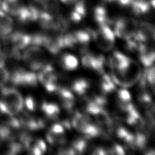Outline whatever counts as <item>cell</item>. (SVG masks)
<instances>
[{"label": "cell", "instance_id": "40", "mask_svg": "<svg viewBox=\"0 0 155 155\" xmlns=\"http://www.w3.org/2000/svg\"><path fill=\"white\" fill-rule=\"evenodd\" d=\"M154 131H155V128H154Z\"/></svg>", "mask_w": 155, "mask_h": 155}, {"label": "cell", "instance_id": "2", "mask_svg": "<svg viewBox=\"0 0 155 155\" xmlns=\"http://www.w3.org/2000/svg\"><path fill=\"white\" fill-rule=\"evenodd\" d=\"M142 72L139 65L131 59L127 65L119 70L111 71V78L116 85L128 88L138 82Z\"/></svg>", "mask_w": 155, "mask_h": 155}, {"label": "cell", "instance_id": "33", "mask_svg": "<svg viewBox=\"0 0 155 155\" xmlns=\"http://www.w3.org/2000/svg\"><path fill=\"white\" fill-rule=\"evenodd\" d=\"M10 79V72L7 68L0 62V87H4Z\"/></svg>", "mask_w": 155, "mask_h": 155}, {"label": "cell", "instance_id": "13", "mask_svg": "<svg viewBox=\"0 0 155 155\" xmlns=\"http://www.w3.org/2000/svg\"><path fill=\"white\" fill-rule=\"evenodd\" d=\"M65 128L61 123L51 125L46 133L47 142L51 146L62 147L67 141Z\"/></svg>", "mask_w": 155, "mask_h": 155}, {"label": "cell", "instance_id": "35", "mask_svg": "<svg viewBox=\"0 0 155 155\" xmlns=\"http://www.w3.org/2000/svg\"><path fill=\"white\" fill-rule=\"evenodd\" d=\"M108 154H124L125 151L124 148L120 145L114 143L107 148Z\"/></svg>", "mask_w": 155, "mask_h": 155}, {"label": "cell", "instance_id": "39", "mask_svg": "<svg viewBox=\"0 0 155 155\" xmlns=\"http://www.w3.org/2000/svg\"><path fill=\"white\" fill-rule=\"evenodd\" d=\"M1 43H0V53H1Z\"/></svg>", "mask_w": 155, "mask_h": 155}, {"label": "cell", "instance_id": "31", "mask_svg": "<svg viewBox=\"0 0 155 155\" xmlns=\"http://www.w3.org/2000/svg\"><path fill=\"white\" fill-rule=\"evenodd\" d=\"M145 73L150 89L155 94V64L147 68Z\"/></svg>", "mask_w": 155, "mask_h": 155}, {"label": "cell", "instance_id": "5", "mask_svg": "<svg viewBox=\"0 0 155 155\" xmlns=\"http://www.w3.org/2000/svg\"><path fill=\"white\" fill-rule=\"evenodd\" d=\"M10 79L14 85L22 87H35L39 83L36 73L20 65L10 70Z\"/></svg>", "mask_w": 155, "mask_h": 155}, {"label": "cell", "instance_id": "28", "mask_svg": "<svg viewBox=\"0 0 155 155\" xmlns=\"http://www.w3.org/2000/svg\"><path fill=\"white\" fill-rule=\"evenodd\" d=\"M89 139L84 136L76 138L71 143L70 147L72 149L74 154H81L86 153L89 150Z\"/></svg>", "mask_w": 155, "mask_h": 155}, {"label": "cell", "instance_id": "23", "mask_svg": "<svg viewBox=\"0 0 155 155\" xmlns=\"http://www.w3.org/2000/svg\"><path fill=\"white\" fill-rule=\"evenodd\" d=\"M98 87L99 91L106 97L115 93L117 90L116 84L114 82L111 76L104 73L101 74Z\"/></svg>", "mask_w": 155, "mask_h": 155}, {"label": "cell", "instance_id": "12", "mask_svg": "<svg viewBox=\"0 0 155 155\" xmlns=\"http://www.w3.org/2000/svg\"><path fill=\"white\" fill-rule=\"evenodd\" d=\"M81 62L85 68L93 70L100 74L104 73L107 63L103 55L90 53L88 51L82 54Z\"/></svg>", "mask_w": 155, "mask_h": 155}, {"label": "cell", "instance_id": "34", "mask_svg": "<svg viewBox=\"0 0 155 155\" xmlns=\"http://www.w3.org/2000/svg\"><path fill=\"white\" fill-rule=\"evenodd\" d=\"M24 107H25L28 111L32 112L35 111L38 107V103L31 96L24 98Z\"/></svg>", "mask_w": 155, "mask_h": 155}, {"label": "cell", "instance_id": "17", "mask_svg": "<svg viewBox=\"0 0 155 155\" xmlns=\"http://www.w3.org/2000/svg\"><path fill=\"white\" fill-rule=\"evenodd\" d=\"M25 6L23 0H1L0 8L16 18Z\"/></svg>", "mask_w": 155, "mask_h": 155}, {"label": "cell", "instance_id": "8", "mask_svg": "<svg viewBox=\"0 0 155 155\" xmlns=\"http://www.w3.org/2000/svg\"><path fill=\"white\" fill-rule=\"evenodd\" d=\"M98 28L91 32V39L97 46L103 51H110L115 43V35L109 25H98Z\"/></svg>", "mask_w": 155, "mask_h": 155}, {"label": "cell", "instance_id": "24", "mask_svg": "<svg viewBox=\"0 0 155 155\" xmlns=\"http://www.w3.org/2000/svg\"><path fill=\"white\" fill-rule=\"evenodd\" d=\"M59 65L64 70L72 71L77 68L79 62L77 58L70 53H64L58 59Z\"/></svg>", "mask_w": 155, "mask_h": 155}, {"label": "cell", "instance_id": "6", "mask_svg": "<svg viewBox=\"0 0 155 155\" xmlns=\"http://www.w3.org/2000/svg\"><path fill=\"white\" fill-rule=\"evenodd\" d=\"M91 39V32L87 30H79L64 35L65 47L78 50L82 54L87 51Z\"/></svg>", "mask_w": 155, "mask_h": 155}, {"label": "cell", "instance_id": "18", "mask_svg": "<svg viewBox=\"0 0 155 155\" xmlns=\"http://www.w3.org/2000/svg\"><path fill=\"white\" fill-rule=\"evenodd\" d=\"M56 94L59 99L62 107L67 111H71L75 104L73 93L70 89L61 86Z\"/></svg>", "mask_w": 155, "mask_h": 155}, {"label": "cell", "instance_id": "9", "mask_svg": "<svg viewBox=\"0 0 155 155\" xmlns=\"http://www.w3.org/2000/svg\"><path fill=\"white\" fill-rule=\"evenodd\" d=\"M138 25V22L134 19L121 17L114 21L113 30L115 36L125 40L134 36Z\"/></svg>", "mask_w": 155, "mask_h": 155}, {"label": "cell", "instance_id": "22", "mask_svg": "<svg viewBox=\"0 0 155 155\" xmlns=\"http://www.w3.org/2000/svg\"><path fill=\"white\" fill-rule=\"evenodd\" d=\"M90 82L84 78H78L73 81L70 85V90L80 97L87 96L90 90Z\"/></svg>", "mask_w": 155, "mask_h": 155}, {"label": "cell", "instance_id": "36", "mask_svg": "<svg viewBox=\"0 0 155 155\" xmlns=\"http://www.w3.org/2000/svg\"><path fill=\"white\" fill-rule=\"evenodd\" d=\"M135 0H115L119 6L124 8H131Z\"/></svg>", "mask_w": 155, "mask_h": 155}, {"label": "cell", "instance_id": "11", "mask_svg": "<svg viewBox=\"0 0 155 155\" xmlns=\"http://www.w3.org/2000/svg\"><path fill=\"white\" fill-rule=\"evenodd\" d=\"M4 46L18 50H23L31 45V34L22 31H13L2 39Z\"/></svg>", "mask_w": 155, "mask_h": 155}, {"label": "cell", "instance_id": "14", "mask_svg": "<svg viewBox=\"0 0 155 155\" xmlns=\"http://www.w3.org/2000/svg\"><path fill=\"white\" fill-rule=\"evenodd\" d=\"M137 53L140 62L146 69L155 64L154 44L140 43Z\"/></svg>", "mask_w": 155, "mask_h": 155}, {"label": "cell", "instance_id": "32", "mask_svg": "<svg viewBox=\"0 0 155 155\" xmlns=\"http://www.w3.org/2000/svg\"><path fill=\"white\" fill-rule=\"evenodd\" d=\"M140 42L134 36L127 39H125L124 47L128 51L134 53L137 51L139 46L140 45Z\"/></svg>", "mask_w": 155, "mask_h": 155}, {"label": "cell", "instance_id": "30", "mask_svg": "<svg viewBox=\"0 0 155 155\" xmlns=\"http://www.w3.org/2000/svg\"><path fill=\"white\" fill-rule=\"evenodd\" d=\"M148 134L147 131H143L142 130H138L134 134V144L135 150H140L143 151L147 148L148 142Z\"/></svg>", "mask_w": 155, "mask_h": 155}, {"label": "cell", "instance_id": "4", "mask_svg": "<svg viewBox=\"0 0 155 155\" xmlns=\"http://www.w3.org/2000/svg\"><path fill=\"white\" fill-rule=\"evenodd\" d=\"M72 128L87 139H93L104 135L102 129L94 124L91 118L84 113L75 112L71 117Z\"/></svg>", "mask_w": 155, "mask_h": 155}, {"label": "cell", "instance_id": "15", "mask_svg": "<svg viewBox=\"0 0 155 155\" xmlns=\"http://www.w3.org/2000/svg\"><path fill=\"white\" fill-rule=\"evenodd\" d=\"M134 37L140 43L155 45V27L149 22H142L139 24Z\"/></svg>", "mask_w": 155, "mask_h": 155}, {"label": "cell", "instance_id": "7", "mask_svg": "<svg viewBox=\"0 0 155 155\" xmlns=\"http://www.w3.org/2000/svg\"><path fill=\"white\" fill-rule=\"evenodd\" d=\"M38 80L45 90L51 93H56L59 88V76L52 65L47 63L36 72Z\"/></svg>", "mask_w": 155, "mask_h": 155}, {"label": "cell", "instance_id": "37", "mask_svg": "<svg viewBox=\"0 0 155 155\" xmlns=\"http://www.w3.org/2000/svg\"><path fill=\"white\" fill-rule=\"evenodd\" d=\"M93 154H108L107 148L102 147H97L93 150V151L91 153Z\"/></svg>", "mask_w": 155, "mask_h": 155}, {"label": "cell", "instance_id": "1", "mask_svg": "<svg viewBox=\"0 0 155 155\" xmlns=\"http://www.w3.org/2000/svg\"><path fill=\"white\" fill-rule=\"evenodd\" d=\"M24 108V97L15 87H2L0 92V113L15 116Z\"/></svg>", "mask_w": 155, "mask_h": 155}, {"label": "cell", "instance_id": "25", "mask_svg": "<svg viewBox=\"0 0 155 155\" xmlns=\"http://www.w3.org/2000/svg\"><path fill=\"white\" fill-rule=\"evenodd\" d=\"M40 109L44 116L49 120H56L60 114L59 106L53 102H44L40 105Z\"/></svg>", "mask_w": 155, "mask_h": 155}, {"label": "cell", "instance_id": "3", "mask_svg": "<svg viewBox=\"0 0 155 155\" xmlns=\"http://www.w3.org/2000/svg\"><path fill=\"white\" fill-rule=\"evenodd\" d=\"M21 61L25 67L36 73L48 63L45 50L36 45H30L23 50Z\"/></svg>", "mask_w": 155, "mask_h": 155}, {"label": "cell", "instance_id": "38", "mask_svg": "<svg viewBox=\"0 0 155 155\" xmlns=\"http://www.w3.org/2000/svg\"><path fill=\"white\" fill-rule=\"evenodd\" d=\"M61 3L67 6H72L75 4L79 0H58Z\"/></svg>", "mask_w": 155, "mask_h": 155}, {"label": "cell", "instance_id": "26", "mask_svg": "<svg viewBox=\"0 0 155 155\" xmlns=\"http://www.w3.org/2000/svg\"><path fill=\"white\" fill-rule=\"evenodd\" d=\"M116 94V102L119 107V111L123 110L131 104V96L129 91L125 88H122L115 92Z\"/></svg>", "mask_w": 155, "mask_h": 155}, {"label": "cell", "instance_id": "20", "mask_svg": "<svg viewBox=\"0 0 155 155\" xmlns=\"http://www.w3.org/2000/svg\"><path fill=\"white\" fill-rule=\"evenodd\" d=\"M13 30V18L0 8V38H5Z\"/></svg>", "mask_w": 155, "mask_h": 155}, {"label": "cell", "instance_id": "19", "mask_svg": "<svg viewBox=\"0 0 155 155\" xmlns=\"http://www.w3.org/2000/svg\"><path fill=\"white\" fill-rule=\"evenodd\" d=\"M130 60L131 59L124 54L118 51H114L110 55L107 64L111 71H116L124 68Z\"/></svg>", "mask_w": 155, "mask_h": 155}, {"label": "cell", "instance_id": "29", "mask_svg": "<svg viewBox=\"0 0 155 155\" xmlns=\"http://www.w3.org/2000/svg\"><path fill=\"white\" fill-rule=\"evenodd\" d=\"M94 19L98 25H109L110 18L107 9L103 6H97L93 13Z\"/></svg>", "mask_w": 155, "mask_h": 155}, {"label": "cell", "instance_id": "16", "mask_svg": "<svg viewBox=\"0 0 155 155\" xmlns=\"http://www.w3.org/2000/svg\"><path fill=\"white\" fill-rule=\"evenodd\" d=\"M128 125L134 127L137 130H143L145 126V120L140 116L136 108L133 107L127 112L122 118Z\"/></svg>", "mask_w": 155, "mask_h": 155}, {"label": "cell", "instance_id": "27", "mask_svg": "<svg viewBox=\"0 0 155 155\" xmlns=\"http://www.w3.org/2000/svg\"><path fill=\"white\" fill-rule=\"evenodd\" d=\"M134 15L139 16H148L153 9L148 1L135 0L130 8Z\"/></svg>", "mask_w": 155, "mask_h": 155}, {"label": "cell", "instance_id": "10", "mask_svg": "<svg viewBox=\"0 0 155 155\" xmlns=\"http://www.w3.org/2000/svg\"><path fill=\"white\" fill-rule=\"evenodd\" d=\"M19 139L24 150L30 154L40 155L44 154L47 150L45 142L38 137L30 134L29 132L23 131Z\"/></svg>", "mask_w": 155, "mask_h": 155}, {"label": "cell", "instance_id": "21", "mask_svg": "<svg viewBox=\"0 0 155 155\" xmlns=\"http://www.w3.org/2000/svg\"><path fill=\"white\" fill-rule=\"evenodd\" d=\"M72 7L73 9L69 15V21L72 23L78 24L87 13V4L84 0H79Z\"/></svg>", "mask_w": 155, "mask_h": 155}]
</instances>
